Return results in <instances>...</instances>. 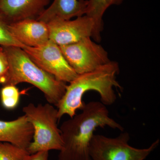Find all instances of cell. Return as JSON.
<instances>
[{"label": "cell", "mask_w": 160, "mask_h": 160, "mask_svg": "<svg viewBox=\"0 0 160 160\" xmlns=\"http://www.w3.org/2000/svg\"><path fill=\"white\" fill-rule=\"evenodd\" d=\"M81 110L60 126L63 145L58 160H91L89 147L96 129L106 126L121 131L124 129L110 117L109 110L102 102L85 104Z\"/></svg>", "instance_id": "6da1fadb"}, {"label": "cell", "mask_w": 160, "mask_h": 160, "mask_svg": "<svg viewBox=\"0 0 160 160\" xmlns=\"http://www.w3.org/2000/svg\"><path fill=\"white\" fill-rule=\"evenodd\" d=\"M119 71L118 63L111 61L93 71L78 75L67 85L64 95L56 106L59 120L65 115L72 118L78 110L82 109L85 105L83 97L89 91L98 93L101 102L106 106L114 103L117 96L114 89L121 87L117 80Z\"/></svg>", "instance_id": "7a4b0ae2"}, {"label": "cell", "mask_w": 160, "mask_h": 160, "mask_svg": "<svg viewBox=\"0 0 160 160\" xmlns=\"http://www.w3.org/2000/svg\"><path fill=\"white\" fill-rule=\"evenodd\" d=\"M2 47L9 64V78L5 85L29 83L42 92L48 103L56 106L66 91V83L58 81L41 69L22 48Z\"/></svg>", "instance_id": "3957f363"}, {"label": "cell", "mask_w": 160, "mask_h": 160, "mask_svg": "<svg viewBox=\"0 0 160 160\" xmlns=\"http://www.w3.org/2000/svg\"><path fill=\"white\" fill-rule=\"evenodd\" d=\"M23 112L33 129L32 140L27 149L29 154L40 151H60L63 141L58 122L57 108L49 103L35 106L29 103L23 107Z\"/></svg>", "instance_id": "277c9868"}, {"label": "cell", "mask_w": 160, "mask_h": 160, "mask_svg": "<svg viewBox=\"0 0 160 160\" xmlns=\"http://www.w3.org/2000/svg\"><path fill=\"white\" fill-rule=\"evenodd\" d=\"M129 140L127 132L115 138L94 134L89 147L91 160H145L160 143L158 139L149 147L139 149L129 145Z\"/></svg>", "instance_id": "5b68a950"}, {"label": "cell", "mask_w": 160, "mask_h": 160, "mask_svg": "<svg viewBox=\"0 0 160 160\" xmlns=\"http://www.w3.org/2000/svg\"><path fill=\"white\" fill-rule=\"evenodd\" d=\"M59 47L66 61L78 75L93 71L111 61L107 52L91 38Z\"/></svg>", "instance_id": "8992f818"}, {"label": "cell", "mask_w": 160, "mask_h": 160, "mask_svg": "<svg viewBox=\"0 0 160 160\" xmlns=\"http://www.w3.org/2000/svg\"><path fill=\"white\" fill-rule=\"evenodd\" d=\"M23 49L33 62L58 81L69 83L78 76L64 57L59 46L52 40L39 47L26 46Z\"/></svg>", "instance_id": "52a82bcc"}, {"label": "cell", "mask_w": 160, "mask_h": 160, "mask_svg": "<svg viewBox=\"0 0 160 160\" xmlns=\"http://www.w3.org/2000/svg\"><path fill=\"white\" fill-rule=\"evenodd\" d=\"M47 24L49 29V39L59 46L92 38L94 29L93 21L86 15L73 20H54Z\"/></svg>", "instance_id": "ba28073f"}, {"label": "cell", "mask_w": 160, "mask_h": 160, "mask_svg": "<svg viewBox=\"0 0 160 160\" xmlns=\"http://www.w3.org/2000/svg\"><path fill=\"white\" fill-rule=\"evenodd\" d=\"M51 0H0V13L7 22L37 19Z\"/></svg>", "instance_id": "9c48e42d"}, {"label": "cell", "mask_w": 160, "mask_h": 160, "mask_svg": "<svg viewBox=\"0 0 160 160\" xmlns=\"http://www.w3.org/2000/svg\"><path fill=\"white\" fill-rule=\"evenodd\" d=\"M8 29L15 39L24 46L37 47L49 40L47 23L37 19H27L8 24Z\"/></svg>", "instance_id": "30bf717a"}, {"label": "cell", "mask_w": 160, "mask_h": 160, "mask_svg": "<svg viewBox=\"0 0 160 160\" xmlns=\"http://www.w3.org/2000/svg\"><path fill=\"white\" fill-rule=\"evenodd\" d=\"M33 135V128L25 115L12 121L0 120V142L11 143L27 149Z\"/></svg>", "instance_id": "8fae6325"}, {"label": "cell", "mask_w": 160, "mask_h": 160, "mask_svg": "<svg viewBox=\"0 0 160 160\" xmlns=\"http://www.w3.org/2000/svg\"><path fill=\"white\" fill-rule=\"evenodd\" d=\"M87 0H53L37 20L48 23L54 20H69L86 13Z\"/></svg>", "instance_id": "7c38bea8"}, {"label": "cell", "mask_w": 160, "mask_h": 160, "mask_svg": "<svg viewBox=\"0 0 160 160\" xmlns=\"http://www.w3.org/2000/svg\"><path fill=\"white\" fill-rule=\"evenodd\" d=\"M124 0H87L85 15L92 19L94 29L92 38L96 41L101 40L103 29V16L106 9L112 5H120Z\"/></svg>", "instance_id": "4fadbf2b"}, {"label": "cell", "mask_w": 160, "mask_h": 160, "mask_svg": "<svg viewBox=\"0 0 160 160\" xmlns=\"http://www.w3.org/2000/svg\"><path fill=\"white\" fill-rule=\"evenodd\" d=\"M27 149L8 142H0V160H26L30 155Z\"/></svg>", "instance_id": "5bb4252c"}, {"label": "cell", "mask_w": 160, "mask_h": 160, "mask_svg": "<svg viewBox=\"0 0 160 160\" xmlns=\"http://www.w3.org/2000/svg\"><path fill=\"white\" fill-rule=\"evenodd\" d=\"M1 102L5 109H15L19 102L20 92L15 86L7 85L3 86L0 92Z\"/></svg>", "instance_id": "9a60e30c"}, {"label": "cell", "mask_w": 160, "mask_h": 160, "mask_svg": "<svg viewBox=\"0 0 160 160\" xmlns=\"http://www.w3.org/2000/svg\"><path fill=\"white\" fill-rule=\"evenodd\" d=\"M8 24L6 20L0 13V46H15L24 49L26 46L13 37L8 29Z\"/></svg>", "instance_id": "2e32d148"}, {"label": "cell", "mask_w": 160, "mask_h": 160, "mask_svg": "<svg viewBox=\"0 0 160 160\" xmlns=\"http://www.w3.org/2000/svg\"><path fill=\"white\" fill-rule=\"evenodd\" d=\"M9 76V64L4 49L0 46V84L5 85Z\"/></svg>", "instance_id": "e0dca14e"}, {"label": "cell", "mask_w": 160, "mask_h": 160, "mask_svg": "<svg viewBox=\"0 0 160 160\" xmlns=\"http://www.w3.org/2000/svg\"><path fill=\"white\" fill-rule=\"evenodd\" d=\"M26 160H49V151H40L30 154Z\"/></svg>", "instance_id": "ac0fdd59"}]
</instances>
